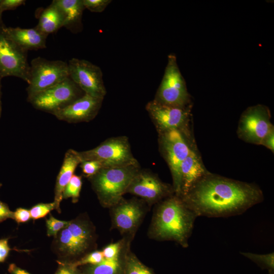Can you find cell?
Instances as JSON below:
<instances>
[{
    "mask_svg": "<svg viewBox=\"0 0 274 274\" xmlns=\"http://www.w3.org/2000/svg\"><path fill=\"white\" fill-rule=\"evenodd\" d=\"M180 197L198 217H227L241 215L261 202L264 195L254 183L210 172Z\"/></svg>",
    "mask_w": 274,
    "mask_h": 274,
    "instance_id": "cell-1",
    "label": "cell"
},
{
    "mask_svg": "<svg viewBox=\"0 0 274 274\" xmlns=\"http://www.w3.org/2000/svg\"><path fill=\"white\" fill-rule=\"evenodd\" d=\"M197 217L180 197L173 194L157 204L150 226V236L158 241H174L187 248Z\"/></svg>",
    "mask_w": 274,
    "mask_h": 274,
    "instance_id": "cell-2",
    "label": "cell"
},
{
    "mask_svg": "<svg viewBox=\"0 0 274 274\" xmlns=\"http://www.w3.org/2000/svg\"><path fill=\"white\" fill-rule=\"evenodd\" d=\"M140 171L139 164L103 168L89 178L100 203L105 207L118 204Z\"/></svg>",
    "mask_w": 274,
    "mask_h": 274,
    "instance_id": "cell-3",
    "label": "cell"
},
{
    "mask_svg": "<svg viewBox=\"0 0 274 274\" xmlns=\"http://www.w3.org/2000/svg\"><path fill=\"white\" fill-rule=\"evenodd\" d=\"M161 153L167 162L173 178L175 194L181 193V166L183 161L195 146L190 132L174 129L159 133Z\"/></svg>",
    "mask_w": 274,
    "mask_h": 274,
    "instance_id": "cell-4",
    "label": "cell"
},
{
    "mask_svg": "<svg viewBox=\"0 0 274 274\" xmlns=\"http://www.w3.org/2000/svg\"><path fill=\"white\" fill-rule=\"evenodd\" d=\"M82 160H95L103 168L139 164L134 157L128 139L125 136L110 138L92 149L79 152Z\"/></svg>",
    "mask_w": 274,
    "mask_h": 274,
    "instance_id": "cell-5",
    "label": "cell"
},
{
    "mask_svg": "<svg viewBox=\"0 0 274 274\" xmlns=\"http://www.w3.org/2000/svg\"><path fill=\"white\" fill-rule=\"evenodd\" d=\"M29 66L27 100L69 77L68 64L62 60L38 57L31 61Z\"/></svg>",
    "mask_w": 274,
    "mask_h": 274,
    "instance_id": "cell-6",
    "label": "cell"
},
{
    "mask_svg": "<svg viewBox=\"0 0 274 274\" xmlns=\"http://www.w3.org/2000/svg\"><path fill=\"white\" fill-rule=\"evenodd\" d=\"M154 99L172 106L185 107L191 105L190 95L174 54L168 56L163 77Z\"/></svg>",
    "mask_w": 274,
    "mask_h": 274,
    "instance_id": "cell-7",
    "label": "cell"
},
{
    "mask_svg": "<svg viewBox=\"0 0 274 274\" xmlns=\"http://www.w3.org/2000/svg\"><path fill=\"white\" fill-rule=\"evenodd\" d=\"M270 118V111L266 106L258 104L247 108L239 120L236 131L238 137L247 143L260 145L274 128Z\"/></svg>",
    "mask_w": 274,
    "mask_h": 274,
    "instance_id": "cell-8",
    "label": "cell"
},
{
    "mask_svg": "<svg viewBox=\"0 0 274 274\" xmlns=\"http://www.w3.org/2000/svg\"><path fill=\"white\" fill-rule=\"evenodd\" d=\"M29 68L27 51L9 37L3 24L0 25V81L4 77L14 76L28 83Z\"/></svg>",
    "mask_w": 274,
    "mask_h": 274,
    "instance_id": "cell-9",
    "label": "cell"
},
{
    "mask_svg": "<svg viewBox=\"0 0 274 274\" xmlns=\"http://www.w3.org/2000/svg\"><path fill=\"white\" fill-rule=\"evenodd\" d=\"M84 94L79 86L68 77L37 93L27 101L35 108L53 114Z\"/></svg>",
    "mask_w": 274,
    "mask_h": 274,
    "instance_id": "cell-10",
    "label": "cell"
},
{
    "mask_svg": "<svg viewBox=\"0 0 274 274\" xmlns=\"http://www.w3.org/2000/svg\"><path fill=\"white\" fill-rule=\"evenodd\" d=\"M57 240L59 252L67 257H76L87 251L93 240V231L86 221L76 219L59 231Z\"/></svg>",
    "mask_w": 274,
    "mask_h": 274,
    "instance_id": "cell-11",
    "label": "cell"
},
{
    "mask_svg": "<svg viewBox=\"0 0 274 274\" xmlns=\"http://www.w3.org/2000/svg\"><path fill=\"white\" fill-rule=\"evenodd\" d=\"M68 76L84 94L104 99L107 90L101 68L91 62L76 58L69 60Z\"/></svg>",
    "mask_w": 274,
    "mask_h": 274,
    "instance_id": "cell-12",
    "label": "cell"
},
{
    "mask_svg": "<svg viewBox=\"0 0 274 274\" xmlns=\"http://www.w3.org/2000/svg\"><path fill=\"white\" fill-rule=\"evenodd\" d=\"M146 109L159 133L174 129L190 132L191 105L185 107L172 106L153 99L147 104Z\"/></svg>",
    "mask_w": 274,
    "mask_h": 274,
    "instance_id": "cell-13",
    "label": "cell"
},
{
    "mask_svg": "<svg viewBox=\"0 0 274 274\" xmlns=\"http://www.w3.org/2000/svg\"><path fill=\"white\" fill-rule=\"evenodd\" d=\"M126 193L139 196L150 204L175 194L173 186L163 182L152 173L141 170L131 181Z\"/></svg>",
    "mask_w": 274,
    "mask_h": 274,
    "instance_id": "cell-14",
    "label": "cell"
},
{
    "mask_svg": "<svg viewBox=\"0 0 274 274\" xmlns=\"http://www.w3.org/2000/svg\"><path fill=\"white\" fill-rule=\"evenodd\" d=\"M103 99L87 94L52 114L58 119L69 123L87 122L92 120L100 109Z\"/></svg>",
    "mask_w": 274,
    "mask_h": 274,
    "instance_id": "cell-15",
    "label": "cell"
},
{
    "mask_svg": "<svg viewBox=\"0 0 274 274\" xmlns=\"http://www.w3.org/2000/svg\"><path fill=\"white\" fill-rule=\"evenodd\" d=\"M112 208L113 224L124 233L134 231L141 223L145 212L141 203L133 199L121 200Z\"/></svg>",
    "mask_w": 274,
    "mask_h": 274,
    "instance_id": "cell-16",
    "label": "cell"
},
{
    "mask_svg": "<svg viewBox=\"0 0 274 274\" xmlns=\"http://www.w3.org/2000/svg\"><path fill=\"white\" fill-rule=\"evenodd\" d=\"M210 173L204 165L196 147H194L181 166V193L185 195L201 179Z\"/></svg>",
    "mask_w": 274,
    "mask_h": 274,
    "instance_id": "cell-17",
    "label": "cell"
},
{
    "mask_svg": "<svg viewBox=\"0 0 274 274\" xmlns=\"http://www.w3.org/2000/svg\"><path fill=\"white\" fill-rule=\"evenodd\" d=\"M81 161L79 152L69 149L65 153L55 187L54 202L58 212H60V203L62 199L63 191L74 175L76 167Z\"/></svg>",
    "mask_w": 274,
    "mask_h": 274,
    "instance_id": "cell-18",
    "label": "cell"
},
{
    "mask_svg": "<svg viewBox=\"0 0 274 274\" xmlns=\"http://www.w3.org/2000/svg\"><path fill=\"white\" fill-rule=\"evenodd\" d=\"M5 30L9 37L21 48L28 52L46 47L47 36L35 27L32 28L7 27Z\"/></svg>",
    "mask_w": 274,
    "mask_h": 274,
    "instance_id": "cell-19",
    "label": "cell"
},
{
    "mask_svg": "<svg viewBox=\"0 0 274 274\" xmlns=\"http://www.w3.org/2000/svg\"><path fill=\"white\" fill-rule=\"evenodd\" d=\"M63 18V27L73 33L82 30V18L85 9L82 0H53Z\"/></svg>",
    "mask_w": 274,
    "mask_h": 274,
    "instance_id": "cell-20",
    "label": "cell"
},
{
    "mask_svg": "<svg viewBox=\"0 0 274 274\" xmlns=\"http://www.w3.org/2000/svg\"><path fill=\"white\" fill-rule=\"evenodd\" d=\"M63 27L62 14L53 3L45 9L41 14L38 24L35 27L42 33L48 36L56 32Z\"/></svg>",
    "mask_w": 274,
    "mask_h": 274,
    "instance_id": "cell-21",
    "label": "cell"
},
{
    "mask_svg": "<svg viewBox=\"0 0 274 274\" xmlns=\"http://www.w3.org/2000/svg\"><path fill=\"white\" fill-rule=\"evenodd\" d=\"M120 255L114 259L104 258L98 264L90 265L86 270V274H118L121 267Z\"/></svg>",
    "mask_w": 274,
    "mask_h": 274,
    "instance_id": "cell-22",
    "label": "cell"
},
{
    "mask_svg": "<svg viewBox=\"0 0 274 274\" xmlns=\"http://www.w3.org/2000/svg\"><path fill=\"white\" fill-rule=\"evenodd\" d=\"M244 256L256 263L262 269L268 270L269 274H274V253L258 254L251 252H240Z\"/></svg>",
    "mask_w": 274,
    "mask_h": 274,
    "instance_id": "cell-23",
    "label": "cell"
},
{
    "mask_svg": "<svg viewBox=\"0 0 274 274\" xmlns=\"http://www.w3.org/2000/svg\"><path fill=\"white\" fill-rule=\"evenodd\" d=\"M82 185L81 177L74 175L63 191L62 199L72 198L73 201L76 202L80 196Z\"/></svg>",
    "mask_w": 274,
    "mask_h": 274,
    "instance_id": "cell-24",
    "label": "cell"
},
{
    "mask_svg": "<svg viewBox=\"0 0 274 274\" xmlns=\"http://www.w3.org/2000/svg\"><path fill=\"white\" fill-rule=\"evenodd\" d=\"M126 274H153V273L134 255L130 254L126 257Z\"/></svg>",
    "mask_w": 274,
    "mask_h": 274,
    "instance_id": "cell-25",
    "label": "cell"
},
{
    "mask_svg": "<svg viewBox=\"0 0 274 274\" xmlns=\"http://www.w3.org/2000/svg\"><path fill=\"white\" fill-rule=\"evenodd\" d=\"M54 209H56V204L54 202L38 204L29 210L31 218L36 220L43 218Z\"/></svg>",
    "mask_w": 274,
    "mask_h": 274,
    "instance_id": "cell-26",
    "label": "cell"
},
{
    "mask_svg": "<svg viewBox=\"0 0 274 274\" xmlns=\"http://www.w3.org/2000/svg\"><path fill=\"white\" fill-rule=\"evenodd\" d=\"M70 221L59 220L52 215L46 220L47 234L48 236H56L58 232L67 226Z\"/></svg>",
    "mask_w": 274,
    "mask_h": 274,
    "instance_id": "cell-27",
    "label": "cell"
},
{
    "mask_svg": "<svg viewBox=\"0 0 274 274\" xmlns=\"http://www.w3.org/2000/svg\"><path fill=\"white\" fill-rule=\"evenodd\" d=\"M80 165L82 173L88 178L92 177L103 168L100 162L95 160H82Z\"/></svg>",
    "mask_w": 274,
    "mask_h": 274,
    "instance_id": "cell-28",
    "label": "cell"
},
{
    "mask_svg": "<svg viewBox=\"0 0 274 274\" xmlns=\"http://www.w3.org/2000/svg\"><path fill=\"white\" fill-rule=\"evenodd\" d=\"M104 259L102 251H95L88 254L81 260L72 263L76 267L85 264L95 265L101 262Z\"/></svg>",
    "mask_w": 274,
    "mask_h": 274,
    "instance_id": "cell-29",
    "label": "cell"
},
{
    "mask_svg": "<svg viewBox=\"0 0 274 274\" xmlns=\"http://www.w3.org/2000/svg\"><path fill=\"white\" fill-rule=\"evenodd\" d=\"M86 9L92 12L100 13L112 2L111 0H82Z\"/></svg>",
    "mask_w": 274,
    "mask_h": 274,
    "instance_id": "cell-30",
    "label": "cell"
},
{
    "mask_svg": "<svg viewBox=\"0 0 274 274\" xmlns=\"http://www.w3.org/2000/svg\"><path fill=\"white\" fill-rule=\"evenodd\" d=\"M123 247L122 241L109 245L102 251L104 258L114 259L118 257L123 251Z\"/></svg>",
    "mask_w": 274,
    "mask_h": 274,
    "instance_id": "cell-31",
    "label": "cell"
},
{
    "mask_svg": "<svg viewBox=\"0 0 274 274\" xmlns=\"http://www.w3.org/2000/svg\"><path fill=\"white\" fill-rule=\"evenodd\" d=\"M25 2L24 0H2L0 3V13L5 10H14Z\"/></svg>",
    "mask_w": 274,
    "mask_h": 274,
    "instance_id": "cell-32",
    "label": "cell"
},
{
    "mask_svg": "<svg viewBox=\"0 0 274 274\" xmlns=\"http://www.w3.org/2000/svg\"><path fill=\"white\" fill-rule=\"evenodd\" d=\"M59 266L54 274H80L76 266L72 263L59 262Z\"/></svg>",
    "mask_w": 274,
    "mask_h": 274,
    "instance_id": "cell-33",
    "label": "cell"
},
{
    "mask_svg": "<svg viewBox=\"0 0 274 274\" xmlns=\"http://www.w3.org/2000/svg\"><path fill=\"white\" fill-rule=\"evenodd\" d=\"M31 218L30 211L23 208H18L14 212L13 219L18 223H24L28 221Z\"/></svg>",
    "mask_w": 274,
    "mask_h": 274,
    "instance_id": "cell-34",
    "label": "cell"
},
{
    "mask_svg": "<svg viewBox=\"0 0 274 274\" xmlns=\"http://www.w3.org/2000/svg\"><path fill=\"white\" fill-rule=\"evenodd\" d=\"M13 215L14 212L9 209L8 206L0 201V223L7 219H13Z\"/></svg>",
    "mask_w": 274,
    "mask_h": 274,
    "instance_id": "cell-35",
    "label": "cell"
},
{
    "mask_svg": "<svg viewBox=\"0 0 274 274\" xmlns=\"http://www.w3.org/2000/svg\"><path fill=\"white\" fill-rule=\"evenodd\" d=\"M274 128L271 129L261 142L260 145H263L274 152Z\"/></svg>",
    "mask_w": 274,
    "mask_h": 274,
    "instance_id": "cell-36",
    "label": "cell"
},
{
    "mask_svg": "<svg viewBox=\"0 0 274 274\" xmlns=\"http://www.w3.org/2000/svg\"><path fill=\"white\" fill-rule=\"evenodd\" d=\"M10 250L8 245V239H0V262L5 260Z\"/></svg>",
    "mask_w": 274,
    "mask_h": 274,
    "instance_id": "cell-37",
    "label": "cell"
},
{
    "mask_svg": "<svg viewBox=\"0 0 274 274\" xmlns=\"http://www.w3.org/2000/svg\"><path fill=\"white\" fill-rule=\"evenodd\" d=\"M8 271L10 274H30L27 271L18 267L14 263L9 265Z\"/></svg>",
    "mask_w": 274,
    "mask_h": 274,
    "instance_id": "cell-38",
    "label": "cell"
},
{
    "mask_svg": "<svg viewBox=\"0 0 274 274\" xmlns=\"http://www.w3.org/2000/svg\"><path fill=\"white\" fill-rule=\"evenodd\" d=\"M1 89H2V85H1V81H0V117H1V114H2V100H1L2 91H1Z\"/></svg>",
    "mask_w": 274,
    "mask_h": 274,
    "instance_id": "cell-39",
    "label": "cell"
},
{
    "mask_svg": "<svg viewBox=\"0 0 274 274\" xmlns=\"http://www.w3.org/2000/svg\"><path fill=\"white\" fill-rule=\"evenodd\" d=\"M1 0H0V3H1ZM1 15H2V13H0V25L3 24V23L2 22V21H1Z\"/></svg>",
    "mask_w": 274,
    "mask_h": 274,
    "instance_id": "cell-40",
    "label": "cell"
},
{
    "mask_svg": "<svg viewBox=\"0 0 274 274\" xmlns=\"http://www.w3.org/2000/svg\"><path fill=\"white\" fill-rule=\"evenodd\" d=\"M2 184L0 183V188L2 187Z\"/></svg>",
    "mask_w": 274,
    "mask_h": 274,
    "instance_id": "cell-41",
    "label": "cell"
}]
</instances>
